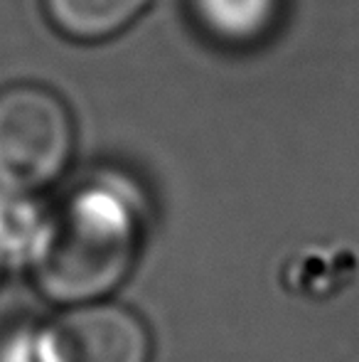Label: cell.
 Segmentation results:
<instances>
[{
  "label": "cell",
  "instance_id": "6da1fadb",
  "mask_svg": "<svg viewBox=\"0 0 359 362\" xmlns=\"http://www.w3.org/2000/svg\"><path fill=\"white\" fill-rule=\"evenodd\" d=\"M148 205L128 175L94 173L52 212L49 237L30 269L42 298L62 305L106 300L135 269Z\"/></svg>",
  "mask_w": 359,
  "mask_h": 362
},
{
  "label": "cell",
  "instance_id": "7a4b0ae2",
  "mask_svg": "<svg viewBox=\"0 0 359 362\" xmlns=\"http://www.w3.org/2000/svg\"><path fill=\"white\" fill-rule=\"evenodd\" d=\"M74 156V119L62 96L39 84L0 91V187L39 195Z\"/></svg>",
  "mask_w": 359,
  "mask_h": 362
},
{
  "label": "cell",
  "instance_id": "3957f363",
  "mask_svg": "<svg viewBox=\"0 0 359 362\" xmlns=\"http://www.w3.org/2000/svg\"><path fill=\"white\" fill-rule=\"evenodd\" d=\"M44 362H150L153 335L133 308L116 300L67 305L39 323Z\"/></svg>",
  "mask_w": 359,
  "mask_h": 362
},
{
  "label": "cell",
  "instance_id": "277c9868",
  "mask_svg": "<svg viewBox=\"0 0 359 362\" xmlns=\"http://www.w3.org/2000/svg\"><path fill=\"white\" fill-rule=\"evenodd\" d=\"M52 212L39 195L0 187V269L30 272L49 237Z\"/></svg>",
  "mask_w": 359,
  "mask_h": 362
},
{
  "label": "cell",
  "instance_id": "5b68a950",
  "mask_svg": "<svg viewBox=\"0 0 359 362\" xmlns=\"http://www.w3.org/2000/svg\"><path fill=\"white\" fill-rule=\"evenodd\" d=\"M59 35L74 42H104L135 23L150 0H42Z\"/></svg>",
  "mask_w": 359,
  "mask_h": 362
},
{
  "label": "cell",
  "instance_id": "8992f818",
  "mask_svg": "<svg viewBox=\"0 0 359 362\" xmlns=\"http://www.w3.org/2000/svg\"><path fill=\"white\" fill-rule=\"evenodd\" d=\"M283 0H192V13L212 40L254 45L276 28Z\"/></svg>",
  "mask_w": 359,
  "mask_h": 362
},
{
  "label": "cell",
  "instance_id": "52a82bcc",
  "mask_svg": "<svg viewBox=\"0 0 359 362\" xmlns=\"http://www.w3.org/2000/svg\"><path fill=\"white\" fill-rule=\"evenodd\" d=\"M0 362H44L39 323H15L0 335Z\"/></svg>",
  "mask_w": 359,
  "mask_h": 362
},
{
  "label": "cell",
  "instance_id": "ba28073f",
  "mask_svg": "<svg viewBox=\"0 0 359 362\" xmlns=\"http://www.w3.org/2000/svg\"><path fill=\"white\" fill-rule=\"evenodd\" d=\"M3 276H5V272H3V269H0V281H3Z\"/></svg>",
  "mask_w": 359,
  "mask_h": 362
}]
</instances>
